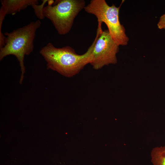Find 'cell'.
I'll return each instance as SVG.
<instances>
[{
    "label": "cell",
    "mask_w": 165,
    "mask_h": 165,
    "mask_svg": "<svg viewBox=\"0 0 165 165\" xmlns=\"http://www.w3.org/2000/svg\"><path fill=\"white\" fill-rule=\"evenodd\" d=\"M95 43L94 40L86 52L81 55L76 53L69 46L57 48L51 42L42 47L39 53L47 63V69L55 71L66 77H71L90 64Z\"/></svg>",
    "instance_id": "obj_1"
},
{
    "label": "cell",
    "mask_w": 165,
    "mask_h": 165,
    "mask_svg": "<svg viewBox=\"0 0 165 165\" xmlns=\"http://www.w3.org/2000/svg\"><path fill=\"white\" fill-rule=\"evenodd\" d=\"M39 20L13 30L6 32L5 45L0 48V60L6 56H15L19 62L21 74L19 83H22L25 72L24 60L25 55H29L33 50L34 41L37 30L40 27Z\"/></svg>",
    "instance_id": "obj_2"
},
{
    "label": "cell",
    "mask_w": 165,
    "mask_h": 165,
    "mask_svg": "<svg viewBox=\"0 0 165 165\" xmlns=\"http://www.w3.org/2000/svg\"><path fill=\"white\" fill-rule=\"evenodd\" d=\"M48 3L43 8V16L51 21L61 35L69 32L75 18L86 6L84 0H50Z\"/></svg>",
    "instance_id": "obj_3"
},
{
    "label": "cell",
    "mask_w": 165,
    "mask_h": 165,
    "mask_svg": "<svg viewBox=\"0 0 165 165\" xmlns=\"http://www.w3.org/2000/svg\"><path fill=\"white\" fill-rule=\"evenodd\" d=\"M120 6H109L105 0H91L84 8L87 13L94 15L98 24L104 23L112 38L119 46H126L129 38L119 20Z\"/></svg>",
    "instance_id": "obj_4"
},
{
    "label": "cell",
    "mask_w": 165,
    "mask_h": 165,
    "mask_svg": "<svg viewBox=\"0 0 165 165\" xmlns=\"http://www.w3.org/2000/svg\"><path fill=\"white\" fill-rule=\"evenodd\" d=\"M95 43L90 64L98 70L104 66L117 62L116 55L119 46L111 37L108 30H103L101 25H98Z\"/></svg>",
    "instance_id": "obj_5"
},
{
    "label": "cell",
    "mask_w": 165,
    "mask_h": 165,
    "mask_svg": "<svg viewBox=\"0 0 165 165\" xmlns=\"http://www.w3.org/2000/svg\"><path fill=\"white\" fill-rule=\"evenodd\" d=\"M2 10L6 15H14L18 12L23 10L29 6H31L34 10L35 13L39 11L41 6L38 5L37 0H1Z\"/></svg>",
    "instance_id": "obj_6"
},
{
    "label": "cell",
    "mask_w": 165,
    "mask_h": 165,
    "mask_svg": "<svg viewBox=\"0 0 165 165\" xmlns=\"http://www.w3.org/2000/svg\"><path fill=\"white\" fill-rule=\"evenodd\" d=\"M151 157L153 165H165V145L153 148Z\"/></svg>",
    "instance_id": "obj_7"
},
{
    "label": "cell",
    "mask_w": 165,
    "mask_h": 165,
    "mask_svg": "<svg viewBox=\"0 0 165 165\" xmlns=\"http://www.w3.org/2000/svg\"><path fill=\"white\" fill-rule=\"evenodd\" d=\"M6 15L2 12L0 11V48L5 45V37L2 32V27L5 16Z\"/></svg>",
    "instance_id": "obj_8"
},
{
    "label": "cell",
    "mask_w": 165,
    "mask_h": 165,
    "mask_svg": "<svg viewBox=\"0 0 165 165\" xmlns=\"http://www.w3.org/2000/svg\"><path fill=\"white\" fill-rule=\"evenodd\" d=\"M157 25L159 29H165V14L160 17Z\"/></svg>",
    "instance_id": "obj_9"
}]
</instances>
